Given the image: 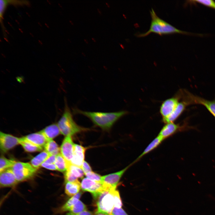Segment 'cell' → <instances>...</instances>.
<instances>
[{"instance_id":"6da1fadb","label":"cell","mask_w":215,"mask_h":215,"mask_svg":"<svg viewBox=\"0 0 215 215\" xmlns=\"http://www.w3.org/2000/svg\"><path fill=\"white\" fill-rule=\"evenodd\" d=\"M73 111L75 114L88 117L95 125L104 130L109 129L118 120L129 112L126 110L111 112L88 111L77 108H73Z\"/></svg>"},{"instance_id":"7a4b0ae2","label":"cell","mask_w":215,"mask_h":215,"mask_svg":"<svg viewBox=\"0 0 215 215\" xmlns=\"http://www.w3.org/2000/svg\"><path fill=\"white\" fill-rule=\"evenodd\" d=\"M150 13L151 19L149 30L145 33L137 34L136 35L137 36L139 37H144L151 33L160 36L176 33L200 36H204L202 34L192 33L177 29L159 18L153 8H151L150 11Z\"/></svg>"},{"instance_id":"3957f363","label":"cell","mask_w":215,"mask_h":215,"mask_svg":"<svg viewBox=\"0 0 215 215\" xmlns=\"http://www.w3.org/2000/svg\"><path fill=\"white\" fill-rule=\"evenodd\" d=\"M57 124L60 133L66 136H71L86 130V128L79 126L75 122L66 101L63 113Z\"/></svg>"},{"instance_id":"277c9868","label":"cell","mask_w":215,"mask_h":215,"mask_svg":"<svg viewBox=\"0 0 215 215\" xmlns=\"http://www.w3.org/2000/svg\"><path fill=\"white\" fill-rule=\"evenodd\" d=\"M10 168L19 182L30 179L35 174L37 169L30 163L19 162H16Z\"/></svg>"},{"instance_id":"5b68a950","label":"cell","mask_w":215,"mask_h":215,"mask_svg":"<svg viewBox=\"0 0 215 215\" xmlns=\"http://www.w3.org/2000/svg\"><path fill=\"white\" fill-rule=\"evenodd\" d=\"M181 98L186 101L188 105L198 104L205 106L215 117V99L208 100L195 95L186 90H180Z\"/></svg>"},{"instance_id":"8992f818","label":"cell","mask_w":215,"mask_h":215,"mask_svg":"<svg viewBox=\"0 0 215 215\" xmlns=\"http://www.w3.org/2000/svg\"><path fill=\"white\" fill-rule=\"evenodd\" d=\"M133 164L132 163L117 172L102 176L101 182L105 191H109L111 190L116 189L117 185L123 174Z\"/></svg>"},{"instance_id":"52a82bcc","label":"cell","mask_w":215,"mask_h":215,"mask_svg":"<svg viewBox=\"0 0 215 215\" xmlns=\"http://www.w3.org/2000/svg\"><path fill=\"white\" fill-rule=\"evenodd\" d=\"M97 211L110 214L114 207V200L111 191H105L98 197Z\"/></svg>"},{"instance_id":"ba28073f","label":"cell","mask_w":215,"mask_h":215,"mask_svg":"<svg viewBox=\"0 0 215 215\" xmlns=\"http://www.w3.org/2000/svg\"><path fill=\"white\" fill-rule=\"evenodd\" d=\"M180 99V97L177 93L175 96L168 99L163 102L160 109V113L162 117V120L167 118L173 112Z\"/></svg>"},{"instance_id":"9c48e42d","label":"cell","mask_w":215,"mask_h":215,"mask_svg":"<svg viewBox=\"0 0 215 215\" xmlns=\"http://www.w3.org/2000/svg\"><path fill=\"white\" fill-rule=\"evenodd\" d=\"M19 144V138L11 135L0 133V148L3 152H6Z\"/></svg>"},{"instance_id":"30bf717a","label":"cell","mask_w":215,"mask_h":215,"mask_svg":"<svg viewBox=\"0 0 215 215\" xmlns=\"http://www.w3.org/2000/svg\"><path fill=\"white\" fill-rule=\"evenodd\" d=\"M74 145L71 136H66L60 148V153L69 164H71L73 157Z\"/></svg>"},{"instance_id":"8fae6325","label":"cell","mask_w":215,"mask_h":215,"mask_svg":"<svg viewBox=\"0 0 215 215\" xmlns=\"http://www.w3.org/2000/svg\"><path fill=\"white\" fill-rule=\"evenodd\" d=\"M19 183L10 168L0 172L1 187H14Z\"/></svg>"},{"instance_id":"7c38bea8","label":"cell","mask_w":215,"mask_h":215,"mask_svg":"<svg viewBox=\"0 0 215 215\" xmlns=\"http://www.w3.org/2000/svg\"><path fill=\"white\" fill-rule=\"evenodd\" d=\"M85 150V148L82 146L74 144L73 156L71 163L81 168L82 164L84 161Z\"/></svg>"},{"instance_id":"4fadbf2b","label":"cell","mask_w":215,"mask_h":215,"mask_svg":"<svg viewBox=\"0 0 215 215\" xmlns=\"http://www.w3.org/2000/svg\"><path fill=\"white\" fill-rule=\"evenodd\" d=\"M183 127L174 122L166 123L161 130L158 136L164 140L182 129Z\"/></svg>"},{"instance_id":"5bb4252c","label":"cell","mask_w":215,"mask_h":215,"mask_svg":"<svg viewBox=\"0 0 215 215\" xmlns=\"http://www.w3.org/2000/svg\"><path fill=\"white\" fill-rule=\"evenodd\" d=\"M22 137L25 140L43 148L48 141L40 131Z\"/></svg>"},{"instance_id":"9a60e30c","label":"cell","mask_w":215,"mask_h":215,"mask_svg":"<svg viewBox=\"0 0 215 215\" xmlns=\"http://www.w3.org/2000/svg\"><path fill=\"white\" fill-rule=\"evenodd\" d=\"M188 105V102L184 100L179 102L173 112L167 118L162 119V121L165 124L173 122L181 114Z\"/></svg>"},{"instance_id":"2e32d148","label":"cell","mask_w":215,"mask_h":215,"mask_svg":"<svg viewBox=\"0 0 215 215\" xmlns=\"http://www.w3.org/2000/svg\"><path fill=\"white\" fill-rule=\"evenodd\" d=\"M49 140L59 135L60 132L57 124L50 125L40 131Z\"/></svg>"},{"instance_id":"e0dca14e","label":"cell","mask_w":215,"mask_h":215,"mask_svg":"<svg viewBox=\"0 0 215 215\" xmlns=\"http://www.w3.org/2000/svg\"><path fill=\"white\" fill-rule=\"evenodd\" d=\"M164 140L158 135L148 145L137 159L132 163L138 161L143 156L149 153L159 145Z\"/></svg>"},{"instance_id":"ac0fdd59","label":"cell","mask_w":215,"mask_h":215,"mask_svg":"<svg viewBox=\"0 0 215 215\" xmlns=\"http://www.w3.org/2000/svg\"><path fill=\"white\" fill-rule=\"evenodd\" d=\"M81 188V184L78 180L73 182H67L65 187V192L69 196H72L78 193Z\"/></svg>"},{"instance_id":"d6986e66","label":"cell","mask_w":215,"mask_h":215,"mask_svg":"<svg viewBox=\"0 0 215 215\" xmlns=\"http://www.w3.org/2000/svg\"><path fill=\"white\" fill-rule=\"evenodd\" d=\"M44 150L33 158L31 160L30 164L35 168L38 169L50 156Z\"/></svg>"},{"instance_id":"ffe728a7","label":"cell","mask_w":215,"mask_h":215,"mask_svg":"<svg viewBox=\"0 0 215 215\" xmlns=\"http://www.w3.org/2000/svg\"><path fill=\"white\" fill-rule=\"evenodd\" d=\"M82 194V192H80L72 196L59 208V212H63L69 211L71 208L79 200Z\"/></svg>"},{"instance_id":"44dd1931","label":"cell","mask_w":215,"mask_h":215,"mask_svg":"<svg viewBox=\"0 0 215 215\" xmlns=\"http://www.w3.org/2000/svg\"><path fill=\"white\" fill-rule=\"evenodd\" d=\"M55 164L57 171L61 172H65L67 169L69 164L59 153L56 155Z\"/></svg>"},{"instance_id":"7402d4cb","label":"cell","mask_w":215,"mask_h":215,"mask_svg":"<svg viewBox=\"0 0 215 215\" xmlns=\"http://www.w3.org/2000/svg\"><path fill=\"white\" fill-rule=\"evenodd\" d=\"M19 144L27 152H32L40 151L43 148L34 145L24 139L22 137L19 138Z\"/></svg>"},{"instance_id":"603a6c76","label":"cell","mask_w":215,"mask_h":215,"mask_svg":"<svg viewBox=\"0 0 215 215\" xmlns=\"http://www.w3.org/2000/svg\"><path fill=\"white\" fill-rule=\"evenodd\" d=\"M44 150L51 155H57L59 153L60 148L53 140H49L44 147Z\"/></svg>"},{"instance_id":"cb8c5ba5","label":"cell","mask_w":215,"mask_h":215,"mask_svg":"<svg viewBox=\"0 0 215 215\" xmlns=\"http://www.w3.org/2000/svg\"><path fill=\"white\" fill-rule=\"evenodd\" d=\"M16 161L2 156L0 159V172L12 167Z\"/></svg>"},{"instance_id":"d4e9b609","label":"cell","mask_w":215,"mask_h":215,"mask_svg":"<svg viewBox=\"0 0 215 215\" xmlns=\"http://www.w3.org/2000/svg\"><path fill=\"white\" fill-rule=\"evenodd\" d=\"M67 170L78 179L82 178L84 175V172L81 168L71 164H69Z\"/></svg>"},{"instance_id":"484cf974","label":"cell","mask_w":215,"mask_h":215,"mask_svg":"<svg viewBox=\"0 0 215 215\" xmlns=\"http://www.w3.org/2000/svg\"><path fill=\"white\" fill-rule=\"evenodd\" d=\"M85 205L79 200L70 209L69 211L73 213H79L87 210Z\"/></svg>"},{"instance_id":"4316f807","label":"cell","mask_w":215,"mask_h":215,"mask_svg":"<svg viewBox=\"0 0 215 215\" xmlns=\"http://www.w3.org/2000/svg\"><path fill=\"white\" fill-rule=\"evenodd\" d=\"M110 191H112L114 196V207L117 208H122V203L119 191L116 189L112 190Z\"/></svg>"},{"instance_id":"83f0119b","label":"cell","mask_w":215,"mask_h":215,"mask_svg":"<svg viewBox=\"0 0 215 215\" xmlns=\"http://www.w3.org/2000/svg\"><path fill=\"white\" fill-rule=\"evenodd\" d=\"M191 3H199L208 7L215 10V1L212 0H199L190 1Z\"/></svg>"},{"instance_id":"f1b7e54d","label":"cell","mask_w":215,"mask_h":215,"mask_svg":"<svg viewBox=\"0 0 215 215\" xmlns=\"http://www.w3.org/2000/svg\"><path fill=\"white\" fill-rule=\"evenodd\" d=\"M85 174L87 178L95 182H101L102 176L99 174L91 171Z\"/></svg>"},{"instance_id":"f546056e","label":"cell","mask_w":215,"mask_h":215,"mask_svg":"<svg viewBox=\"0 0 215 215\" xmlns=\"http://www.w3.org/2000/svg\"><path fill=\"white\" fill-rule=\"evenodd\" d=\"M109 215H129L122 208L114 207Z\"/></svg>"},{"instance_id":"4dcf8cb0","label":"cell","mask_w":215,"mask_h":215,"mask_svg":"<svg viewBox=\"0 0 215 215\" xmlns=\"http://www.w3.org/2000/svg\"><path fill=\"white\" fill-rule=\"evenodd\" d=\"M7 1L4 0L0 1V18L3 19V15L5 10V8L7 4Z\"/></svg>"},{"instance_id":"1f68e13d","label":"cell","mask_w":215,"mask_h":215,"mask_svg":"<svg viewBox=\"0 0 215 215\" xmlns=\"http://www.w3.org/2000/svg\"><path fill=\"white\" fill-rule=\"evenodd\" d=\"M81 168L85 174L92 171L91 167L89 164L87 162L85 161L82 164Z\"/></svg>"},{"instance_id":"d6a6232c","label":"cell","mask_w":215,"mask_h":215,"mask_svg":"<svg viewBox=\"0 0 215 215\" xmlns=\"http://www.w3.org/2000/svg\"><path fill=\"white\" fill-rule=\"evenodd\" d=\"M41 166L50 170H57L55 164H49L44 162L41 165Z\"/></svg>"},{"instance_id":"836d02e7","label":"cell","mask_w":215,"mask_h":215,"mask_svg":"<svg viewBox=\"0 0 215 215\" xmlns=\"http://www.w3.org/2000/svg\"><path fill=\"white\" fill-rule=\"evenodd\" d=\"M66 215H93L92 213L90 211L87 210L77 213L69 212L67 213Z\"/></svg>"},{"instance_id":"e575fe53","label":"cell","mask_w":215,"mask_h":215,"mask_svg":"<svg viewBox=\"0 0 215 215\" xmlns=\"http://www.w3.org/2000/svg\"><path fill=\"white\" fill-rule=\"evenodd\" d=\"M56 155L50 156L44 162L49 164H55L56 159Z\"/></svg>"},{"instance_id":"d590c367","label":"cell","mask_w":215,"mask_h":215,"mask_svg":"<svg viewBox=\"0 0 215 215\" xmlns=\"http://www.w3.org/2000/svg\"><path fill=\"white\" fill-rule=\"evenodd\" d=\"M94 215H109V214L102 212L97 211L95 213Z\"/></svg>"},{"instance_id":"8d00e7d4","label":"cell","mask_w":215,"mask_h":215,"mask_svg":"<svg viewBox=\"0 0 215 215\" xmlns=\"http://www.w3.org/2000/svg\"><path fill=\"white\" fill-rule=\"evenodd\" d=\"M38 42H39V43L40 44H41V45H42V44H43V43H42V42H41V41L39 40H38Z\"/></svg>"},{"instance_id":"74e56055","label":"cell","mask_w":215,"mask_h":215,"mask_svg":"<svg viewBox=\"0 0 215 215\" xmlns=\"http://www.w3.org/2000/svg\"><path fill=\"white\" fill-rule=\"evenodd\" d=\"M18 29L21 33H23V31L20 28H19Z\"/></svg>"},{"instance_id":"f35d334b","label":"cell","mask_w":215,"mask_h":215,"mask_svg":"<svg viewBox=\"0 0 215 215\" xmlns=\"http://www.w3.org/2000/svg\"><path fill=\"white\" fill-rule=\"evenodd\" d=\"M44 24L47 28H49V25L47 24L46 23H45Z\"/></svg>"},{"instance_id":"ab89813d","label":"cell","mask_w":215,"mask_h":215,"mask_svg":"<svg viewBox=\"0 0 215 215\" xmlns=\"http://www.w3.org/2000/svg\"><path fill=\"white\" fill-rule=\"evenodd\" d=\"M4 39L7 42H9V41L7 38H6L5 37H4Z\"/></svg>"},{"instance_id":"60d3db41","label":"cell","mask_w":215,"mask_h":215,"mask_svg":"<svg viewBox=\"0 0 215 215\" xmlns=\"http://www.w3.org/2000/svg\"><path fill=\"white\" fill-rule=\"evenodd\" d=\"M97 10H98V12L100 14H102V13H101V11L99 10V8H97Z\"/></svg>"},{"instance_id":"b9f144b4","label":"cell","mask_w":215,"mask_h":215,"mask_svg":"<svg viewBox=\"0 0 215 215\" xmlns=\"http://www.w3.org/2000/svg\"><path fill=\"white\" fill-rule=\"evenodd\" d=\"M15 22L17 23V24H20L19 22H18V21L17 19H15Z\"/></svg>"},{"instance_id":"7bdbcfd3","label":"cell","mask_w":215,"mask_h":215,"mask_svg":"<svg viewBox=\"0 0 215 215\" xmlns=\"http://www.w3.org/2000/svg\"><path fill=\"white\" fill-rule=\"evenodd\" d=\"M105 3L108 7H110V5L108 3L106 2Z\"/></svg>"},{"instance_id":"ee69618b","label":"cell","mask_w":215,"mask_h":215,"mask_svg":"<svg viewBox=\"0 0 215 215\" xmlns=\"http://www.w3.org/2000/svg\"><path fill=\"white\" fill-rule=\"evenodd\" d=\"M84 40L85 42L87 44H88V41H87V40L86 39H84Z\"/></svg>"},{"instance_id":"f6af8a7d","label":"cell","mask_w":215,"mask_h":215,"mask_svg":"<svg viewBox=\"0 0 215 215\" xmlns=\"http://www.w3.org/2000/svg\"><path fill=\"white\" fill-rule=\"evenodd\" d=\"M92 40H93V41L94 42H96V40H95L94 38H92Z\"/></svg>"},{"instance_id":"bcb514c9","label":"cell","mask_w":215,"mask_h":215,"mask_svg":"<svg viewBox=\"0 0 215 215\" xmlns=\"http://www.w3.org/2000/svg\"><path fill=\"white\" fill-rule=\"evenodd\" d=\"M7 23H8V24L11 27H13V26L11 24H10L9 22H8Z\"/></svg>"},{"instance_id":"7dc6e473","label":"cell","mask_w":215,"mask_h":215,"mask_svg":"<svg viewBox=\"0 0 215 215\" xmlns=\"http://www.w3.org/2000/svg\"><path fill=\"white\" fill-rule=\"evenodd\" d=\"M26 14L29 17H30V14H29V13H28L27 12H26Z\"/></svg>"},{"instance_id":"c3c4849f","label":"cell","mask_w":215,"mask_h":215,"mask_svg":"<svg viewBox=\"0 0 215 215\" xmlns=\"http://www.w3.org/2000/svg\"><path fill=\"white\" fill-rule=\"evenodd\" d=\"M69 22L71 23L72 25H73V23L72 21L71 20H69Z\"/></svg>"},{"instance_id":"681fc988","label":"cell","mask_w":215,"mask_h":215,"mask_svg":"<svg viewBox=\"0 0 215 215\" xmlns=\"http://www.w3.org/2000/svg\"><path fill=\"white\" fill-rule=\"evenodd\" d=\"M1 55L2 56H3L4 57V58H5V57H6L5 56V55H4V54H3L1 53Z\"/></svg>"},{"instance_id":"f907efd6","label":"cell","mask_w":215,"mask_h":215,"mask_svg":"<svg viewBox=\"0 0 215 215\" xmlns=\"http://www.w3.org/2000/svg\"><path fill=\"white\" fill-rule=\"evenodd\" d=\"M5 32L7 34H9V33L8 32V31L7 30H5Z\"/></svg>"},{"instance_id":"816d5d0a","label":"cell","mask_w":215,"mask_h":215,"mask_svg":"<svg viewBox=\"0 0 215 215\" xmlns=\"http://www.w3.org/2000/svg\"><path fill=\"white\" fill-rule=\"evenodd\" d=\"M38 24L41 27H42V24H41L39 22H38Z\"/></svg>"},{"instance_id":"f5cc1de1","label":"cell","mask_w":215,"mask_h":215,"mask_svg":"<svg viewBox=\"0 0 215 215\" xmlns=\"http://www.w3.org/2000/svg\"><path fill=\"white\" fill-rule=\"evenodd\" d=\"M47 1L49 4L51 5V3L49 1L47 0Z\"/></svg>"},{"instance_id":"db71d44e","label":"cell","mask_w":215,"mask_h":215,"mask_svg":"<svg viewBox=\"0 0 215 215\" xmlns=\"http://www.w3.org/2000/svg\"><path fill=\"white\" fill-rule=\"evenodd\" d=\"M30 34L32 37H34L33 35L32 34V33H30Z\"/></svg>"},{"instance_id":"11a10c76","label":"cell","mask_w":215,"mask_h":215,"mask_svg":"<svg viewBox=\"0 0 215 215\" xmlns=\"http://www.w3.org/2000/svg\"><path fill=\"white\" fill-rule=\"evenodd\" d=\"M58 4L61 7H62V6H61V4H60L58 3Z\"/></svg>"},{"instance_id":"9f6ffc18","label":"cell","mask_w":215,"mask_h":215,"mask_svg":"<svg viewBox=\"0 0 215 215\" xmlns=\"http://www.w3.org/2000/svg\"><path fill=\"white\" fill-rule=\"evenodd\" d=\"M82 55H83L85 56V53H84L82 52Z\"/></svg>"},{"instance_id":"6f0895ef","label":"cell","mask_w":215,"mask_h":215,"mask_svg":"<svg viewBox=\"0 0 215 215\" xmlns=\"http://www.w3.org/2000/svg\"><path fill=\"white\" fill-rule=\"evenodd\" d=\"M0 41L1 42H2L1 40V39H0Z\"/></svg>"},{"instance_id":"680465c9","label":"cell","mask_w":215,"mask_h":215,"mask_svg":"<svg viewBox=\"0 0 215 215\" xmlns=\"http://www.w3.org/2000/svg\"><path fill=\"white\" fill-rule=\"evenodd\" d=\"M68 40H69V41H70V42H71L70 41V40L69 39H68Z\"/></svg>"}]
</instances>
